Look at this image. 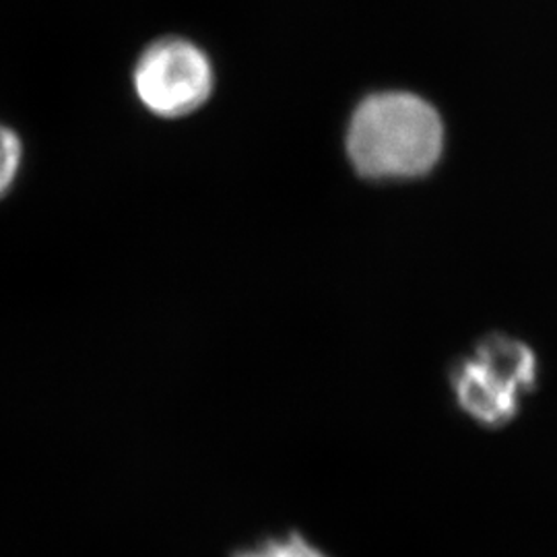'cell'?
Returning a JSON list of instances; mask_svg holds the SVG:
<instances>
[{
	"mask_svg": "<svg viewBox=\"0 0 557 557\" xmlns=\"http://www.w3.org/2000/svg\"><path fill=\"white\" fill-rule=\"evenodd\" d=\"M444 149L436 108L405 91L361 101L347 131V153L363 178L407 180L428 174Z\"/></svg>",
	"mask_w": 557,
	"mask_h": 557,
	"instance_id": "1",
	"label": "cell"
},
{
	"mask_svg": "<svg viewBox=\"0 0 557 557\" xmlns=\"http://www.w3.org/2000/svg\"><path fill=\"white\" fill-rule=\"evenodd\" d=\"M535 384L537 358L533 349L508 335L481 338L450 372L458 409L485 428L512 423Z\"/></svg>",
	"mask_w": 557,
	"mask_h": 557,
	"instance_id": "2",
	"label": "cell"
},
{
	"mask_svg": "<svg viewBox=\"0 0 557 557\" xmlns=\"http://www.w3.org/2000/svg\"><path fill=\"white\" fill-rule=\"evenodd\" d=\"M133 85L140 103L161 119H182L211 98L215 73L205 50L184 38H161L140 52Z\"/></svg>",
	"mask_w": 557,
	"mask_h": 557,
	"instance_id": "3",
	"label": "cell"
},
{
	"mask_svg": "<svg viewBox=\"0 0 557 557\" xmlns=\"http://www.w3.org/2000/svg\"><path fill=\"white\" fill-rule=\"evenodd\" d=\"M232 557H331L320 549L314 541L304 537L298 531H287L278 535L259 539L242 549H236Z\"/></svg>",
	"mask_w": 557,
	"mask_h": 557,
	"instance_id": "4",
	"label": "cell"
},
{
	"mask_svg": "<svg viewBox=\"0 0 557 557\" xmlns=\"http://www.w3.org/2000/svg\"><path fill=\"white\" fill-rule=\"evenodd\" d=\"M23 145L20 135L0 122V199L11 193L20 176Z\"/></svg>",
	"mask_w": 557,
	"mask_h": 557,
	"instance_id": "5",
	"label": "cell"
}]
</instances>
